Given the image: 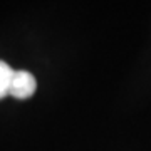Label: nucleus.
Masks as SVG:
<instances>
[{
  "instance_id": "obj_1",
  "label": "nucleus",
  "mask_w": 151,
  "mask_h": 151,
  "mask_svg": "<svg viewBox=\"0 0 151 151\" xmlns=\"http://www.w3.org/2000/svg\"><path fill=\"white\" fill-rule=\"evenodd\" d=\"M37 89V81L27 70H14L9 86V94L17 99H29Z\"/></svg>"
},
{
  "instance_id": "obj_2",
  "label": "nucleus",
  "mask_w": 151,
  "mask_h": 151,
  "mask_svg": "<svg viewBox=\"0 0 151 151\" xmlns=\"http://www.w3.org/2000/svg\"><path fill=\"white\" fill-rule=\"evenodd\" d=\"M14 70L9 64H5L4 60H0V99L5 97L9 94V86H10V79Z\"/></svg>"
}]
</instances>
